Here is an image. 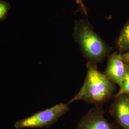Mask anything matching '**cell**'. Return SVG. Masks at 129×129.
<instances>
[{
    "label": "cell",
    "mask_w": 129,
    "mask_h": 129,
    "mask_svg": "<svg viewBox=\"0 0 129 129\" xmlns=\"http://www.w3.org/2000/svg\"><path fill=\"white\" fill-rule=\"evenodd\" d=\"M68 104L60 103L49 109L41 111L32 115L19 120L14 125L15 129H41L53 124L60 117L67 113L69 109Z\"/></svg>",
    "instance_id": "3"
},
{
    "label": "cell",
    "mask_w": 129,
    "mask_h": 129,
    "mask_svg": "<svg viewBox=\"0 0 129 129\" xmlns=\"http://www.w3.org/2000/svg\"><path fill=\"white\" fill-rule=\"evenodd\" d=\"M116 45L118 52L121 54L129 51V19L120 33Z\"/></svg>",
    "instance_id": "7"
},
{
    "label": "cell",
    "mask_w": 129,
    "mask_h": 129,
    "mask_svg": "<svg viewBox=\"0 0 129 129\" xmlns=\"http://www.w3.org/2000/svg\"><path fill=\"white\" fill-rule=\"evenodd\" d=\"M73 36L88 61L98 64L108 56L111 48L95 32L87 20L75 22Z\"/></svg>",
    "instance_id": "2"
},
{
    "label": "cell",
    "mask_w": 129,
    "mask_h": 129,
    "mask_svg": "<svg viewBox=\"0 0 129 129\" xmlns=\"http://www.w3.org/2000/svg\"><path fill=\"white\" fill-rule=\"evenodd\" d=\"M127 67V64L123 60L122 54L119 52H115L109 56L104 74L112 82L120 87L122 82Z\"/></svg>",
    "instance_id": "5"
},
{
    "label": "cell",
    "mask_w": 129,
    "mask_h": 129,
    "mask_svg": "<svg viewBox=\"0 0 129 129\" xmlns=\"http://www.w3.org/2000/svg\"><path fill=\"white\" fill-rule=\"evenodd\" d=\"M77 129H117L106 119L102 108L97 106L80 120Z\"/></svg>",
    "instance_id": "4"
},
{
    "label": "cell",
    "mask_w": 129,
    "mask_h": 129,
    "mask_svg": "<svg viewBox=\"0 0 129 129\" xmlns=\"http://www.w3.org/2000/svg\"><path fill=\"white\" fill-rule=\"evenodd\" d=\"M127 64V67L122 82L120 87L119 91L116 94L115 97H118L122 95L129 96V63Z\"/></svg>",
    "instance_id": "8"
},
{
    "label": "cell",
    "mask_w": 129,
    "mask_h": 129,
    "mask_svg": "<svg viewBox=\"0 0 129 129\" xmlns=\"http://www.w3.org/2000/svg\"><path fill=\"white\" fill-rule=\"evenodd\" d=\"M76 2V3L77 4H78L79 6L80 7V8L82 10V11L84 13V14H85L86 16L88 15V14H87V10L85 6L84 5V4L83 3L82 0H75Z\"/></svg>",
    "instance_id": "10"
},
{
    "label": "cell",
    "mask_w": 129,
    "mask_h": 129,
    "mask_svg": "<svg viewBox=\"0 0 129 129\" xmlns=\"http://www.w3.org/2000/svg\"><path fill=\"white\" fill-rule=\"evenodd\" d=\"M122 57L125 63H129V51L122 54Z\"/></svg>",
    "instance_id": "11"
},
{
    "label": "cell",
    "mask_w": 129,
    "mask_h": 129,
    "mask_svg": "<svg viewBox=\"0 0 129 129\" xmlns=\"http://www.w3.org/2000/svg\"><path fill=\"white\" fill-rule=\"evenodd\" d=\"M87 75L82 86L68 104L78 101H83L99 106L107 102L113 95L115 84L100 71L97 64L88 61Z\"/></svg>",
    "instance_id": "1"
},
{
    "label": "cell",
    "mask_w": 129,
    "mask_h": 129,
    "mask_svg": "<svg viewBox=\"0 0 129 129\" xmlns=\"http://www.w3.org/2000/svg\"><path fill=\"white\" fill-rule=\"evenodd\" d=\"M10 9L11 6L8 3L0 0V21L6 18Z\"/></svg>",
    "instance_id": "9"
},
{
    "label": "cell",
    "mask_w": 129,
    "mask_h": 129,
    "mask_svg": "<svg viewBox=\"0 0 129 129\" xmlns=\"http://www.w3.org/2000/svg\"><path fill=\"white\" fill-rule=\"evenodd\" d=\"M110 112L121 129H129V96L122 95L115 97Z\"/></svg>",
    "instance_id": "6"
}]
</instances>
